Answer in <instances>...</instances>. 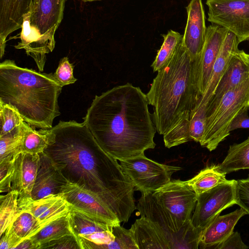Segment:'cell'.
Segmentation results:
<instances>
[{"instance_id": "f546056e", "label": "cell", "mask_w": 249, "mask_h": 249, "mask_svg": "<svg viewBox=\"0 0 249 249\" xmlns=\"http://www.w3.org/2000/svg\"><path fill=\"white\" fill-rule=\"evenodd\" d=\"M11 226L22 241L31 237L43 228L35 216L25 211L19 213Z\"/></svg>"}, {"instance_id": "60d3db41", "label": "cell", "mask_w": 249, "mask_h": 249, "mask_svg": "<svg viewBox=\"0 0 249 249\" xmlns=\"http://www.w3.org/2000/svg\"><path fill=\"white\" fill-rule=\"evenodd\" d=\"M249 109L248 107L245 108L235 117L231 124V131L238 128H249Z\"/></svg>"}, {"instance_id": "f1b7e54d", "label": "cell", "mask_w": 249, "mask_h": 249, "mask_svg": "<svg viewBox=\"0 0 249 249\" xmlns=\"http://www.w3.org/2000/svg\"><path fill=\"white\" fill-rule=\"evenodd\" d=\"M18 194L11 191L0 197V236L18 214Z\"/></svg>"}, {"instance_id": "ac0fdd59", "label": "cell", "mask_w": 249, "mask_h": 249, "mask_svg": "<svg viewBox=\"0 0 249 249\" xmlns=\"http://www.w3.org/2000/svg\"><path fill=\"white\" fill-rule=\"evenodd\" d=\"M39 154L38 168L32 192L33 200L41 199L49 195L60 194L62 187L68 182L45 153Z\"/></svg>"}, {"instance_id": "30bf717a", "label": "cell", "mask_w": 249, "mask_h": 249, "mask_svg": "<svg viewBox=\"0 0 249 249\" xmlns=\"http://www.w3.org/2000/svg\"><path fill=\"white\" fill-rule=\"evenodd\" d=\"M234 179L220 184L197 195L191 223L196 229L202 230L224 210L236 204Z\"/></svg>"}, {"instance_id": "8fae6325", "label": "cell", "mask_w": 249, "mask_h": 249, "mask_svg": "<svg viewBox=\"0 0 249 249\" xmlns=\"http://www.w3.org/2000/svg\"><path fill=\"white\" fill-rule=\"evenodd\" d=\"M157 202L184 224L191 222L197 195L187 181L170 180L152 193Z\"/></svg>"}, {"instance_id": "cb8c5ba5", "label": "cell", "mask_w": 249, "mask_h": 249, "mask_svg": "<svg viewBox=\"0 0 249 249\" xmlns=\"http://www.w3.org/2000/svg\"><path fill=\"white\" fill-rule=\"evenodd\" d=\"M21 152L32 154L43 153L49 144L51 131L36 128L24 121L22 124Z\"/></svg>"}, {"instance_id": "d590c367", "label": "cell", "mask_w": 249, "mask_h": 249, "mask_svg": "<svg viewBox=\"0 0 249 249\" xmlns=\"http://www.w3.org/2000/svg\"><path fill=\"white\" fill-rule=\"evenodd\" d=\"M235 199L236 204L249 214V175L245 179L235 180Z\"/></svg>"}, {"instance_id": "d4e9b609", "label": "cell", "mask_w": 249, "mask_h": 249, "mask_svg": "<svg viewBox=\"0 0 249 249\" xmlns=\"http://www.w3.org/2000/svg\"><path fill=\"white\" fill-rule=\"evenodd\" d=\"M229 180L216 165H212L202 169L187 182L197 196Z\"/></svg>"}, {"instance_id": "6da1fadb", "label": "cell", "mask_w": 249, "mask_h": 249, "mask_svg": "<svg viewBox=\"0 0 249 249\" xmlns=\"http://www.w3.org/2000/svg\"><path fill=\"white\" fill-rule=\"evenodd\" d=\"M43 153L65 179L95 194L121 222L136 209L134 188L117 160L99 144L86 124L60 121L50 129Z\"/></svg>"}, {"instance_id": "3957f363", "label": "cell", "mask_w": 249, "mask_h": 249, "mask_svg": "<svg viewBox=\"0 0 249 249\" xmlns=\"http://www.w3.org/2000/svg\"><path fill=\"white\" fill-rule=\"evenodd\" d=\"M198 58L191 57L182 41L154 78L146 96L154 107L153 121L159 134L190 117L196 107L202 96L198 86Z\"/></svg>"}, {"instance_id": "9a60e30c", "label": "cell", "mask_w": 249, "mask_h": 249, "mask_svg": "<svg viewBox=\"0 0 249 249\" xmlns=\"http://www.w3.org/2000/svg\"><path fill=\"white\" fill-rule=\"evenodd\" d=\"M186 10L187 20L182 44L191 57L196 59L204 44L207 28L202 0H191Z\"/></svg>"}, {"instance_id": "ffe728a7", "label": "cell", "mask_w": 249, "mask_h": 249, "mask_svg": "<svg viewBox=\"0 0 249 249\" xmlns=\"http://www.w3.org/2000/svg\"><path fill=\"white\" fill-rule=\"evenodd\" d=\"M242 208L223 215H218L202 231L199 239L200 249H213L233 231L239 220L247 214Z\"/></svg>"}, {"instance_id": "4fadbf2b", "label": "cell", "mask_w": 249, "mask_h": 249, "mask_svg": "<svg viewBox=\"0 0 249 249\" xmlns=\"http://www.w3.org/2000/svg\"><path fill=\"white\" fill-rule=\"evenodd\" d=\"M40 155L21 152L15 157L11 190L18 192V206L32 199Z\"/></svg>"}, {"instance_id": "7402d4cb", "label": "cell", "mask_w": 249, "mask_h": 249, "mask_svg": "<svg viewBox=\"0 0 249 249\" xmlns=\"http://www.w3.org/2000/svg\"><path fill=\"white\" fill-rule=\"evenodd\" d=\"M130 230L139 249H171L164 235L143 216L137 219Z\"/></svg>"}, {"instance_id": "277c9868", "label": "cell", "mask_w": 249, "mask_h": 249, "mask_svg": "<svg viewBox=\"0 0 249 249\" xmlns=\"http://www.w3.org/2000/svg\"><path fill=\"white\" fill-rule=\"evenodd\" d=\"M41 72L9 59L1 62L0 103L14 107L31 126L49 129L60 114L58 99L63 87L53 73Z\"/></svg>"}, {"instance_id": "603a6c76", "label": "cell", "mask_w": 249, "mask_h": 249, "mask_svg": "<svg viewBox=\"0 0 249 249\" xmlns=\"http://www.w3.org/2000/svg\"><path fill=\"white\" fill-rule=\"evenodd\" d=\"M216 166L219 171L226 175L249 169V137L239 143L230 145L225 158Z\"/></svg>"}, {"instance_id": "5b68a950", "label": "cell", "mask_w": 249, "mask_h": 249, "mask_svg": "<svg viewBox=\"0 0 249 249\" xmlns=\"http://www.w3.org/2000/svg\"><path fill=\"white\" fill-rule=\"evenodd\" d=\"M65 1L34 0L30 11L23 17L20 42L15 47L25 50L40 71H44L46 54L55 47L54 35L63 18Z\"/></svg>"}, {"instance_id": "d6a6232c", "label": "cell", "mask_w": 249, "mask_h": 249, "mask_svg": "<svg viewBox=\"0 0 249 249\" xmlns=\"http://www.w3.org/2000/svg\"><path fill=\"white\" fill-rule=\"evenodd\" d=\"M114 240L109 244L97 245L93 249H139L130 230L120 225L113 227Z\"/></svg>"}, {"instance_id": "7c38bea8", "label": "cell", "mask_w": 249, "mask_h": 249, "mask_svg": "<svg viewBox=\"0 0 249 249\" xmlns=\"http://www.w3.org/2000/svg\"><path fill=\"white\" fill-rule=\"evenodd\" d=\"M60 194L73 209L111 226L120 225L121 222L114 213L92 192L68 181Z\"/></svg>"}, {"instance_id": "484cf974", "label": "cell", "mask_w": 249, "mask_h": 249, "mask_svg": "<svg viewBox=\"0 0 249 249\" xmlns=\"http://www.w3.org/2000/svg\"><path fill=\"white\" fill-rule=\"evenodd\" d=\"M70 223L73 234L77 238L81 235H88L96 232L113 231V227L100 222L73 208L70 213Z\"/></svg>"}, {"instance_id": "52a82bcc", "label": "cell", "mask_w": 249, "mask_h": 249, "mask_svg": "<svg viewBox=\"0 0 249 249\" xmlns=\"http://www.w3.org/2000/svg\"><path fill=\"white\" fill-rule=\"evenodd\" d=\"M136 209L141 216L150 220L164 235L171 249H197L201 231L192 223L184 224L160 205L152 193H142Z\"/></svg>"}, {"instance_id": "44dd1931", "label": "cell", "mask_w": 249, "mask_h": 249, "mask_svg": "<svg viewBox=\"0 0 249 249\" xmlns=\"http://www.w3.org/2000/svg\"><path fill=\"white\" fill-rule=\"evenodd\" d=\"M239 43L236 36L229 31L213 64L205 91L196 108L205 104L207 105L212 97L220 79L228 67L232 56L239 50Z\"/></svg>"}, {"instance_id": "d6986e66", "label": "cell", "mask_w": 249, "mask_h": 249, "mask_svg": "<svg viewBox=\"0 0 249 249\" xmlns=\"http://www.w3.org/2000/svg\"><path fill=\"white\" fill-rule=\"evenodd\" d=\"M34 0H0V58L5 52L6 38L21 28L24 16L29 12Z\"/></svg>"}, {"instance_id": "ba28073f", "label": "cell", "mask_w": 249, "mask_h": 249, "mask_svg": "<svg viewBox=\"0 0 249 249\" xmlns=\"http://www.w3.org/2000/svg\"><path fill=\"white\" fill-rule=\"evenodd\" d=\"M124 173L134 190L141 193H153L168 183L172 175L182 169L179 166L161 164L147 158L144 154L120 160Z\"/></svg>"}, {"instance_id": "4316f807", "label": "cell", "mask_w": 249, "mask_h": 249, "mask_svg": "<svg viewBox=\"0 0 249 249\" xmlns=\"http://www.w3.org/2000/svg\"><path fill=\"white\" fill-rule=\"evenodd\" d=\"M70 213L45 226L30 237L37 245V249L43 243L65 235L73 234L70 223Z\"/></svg>"}, {"instance_id": "8992f818", "label": "cell", "mask_w": 249, "mask_h": 249, "mask_svg": "<svg viewBox=\"0 0 249 249\" xmlns=\"http://www.w3.org/2000/svg\"><path fill=\"white\" fill-rule=\"evenodd\" d=\"M249 108V77L225 93L206 114L204 135L200 142L210 151L215 150L230 134L231 124L243 109Z\"/></svg>"}, {"instance_id": "b9f144b4", "label": "cell", "mask_w": 249, "mask_h": 249, "mask_svg": "<svg viewBox=\"0 0 249 249\" xmlns=\"http://www.w3.org/2000/svg\"><path fill=\"white\" fill-rule=\"evenodd\" d=\"M37 245L34 242L31 238L23 240L15 249H37Z\"/></svg>"}, {"instance_id": "e575fe53", "label": "cell", "mask_w": 249, "mask_h": 249, "mask_svg": "<svg viewBox=\"0 0 249 249\" xmlns=\"http://www.w3.org/2000/svg\"><path fill=\"white\" fill-rule=\"evenodd\" d=\"M74 66L69 62L67 57L60 59L58 66L53 76L57 83L63 87L75 82L77 79L73 75Z\"/></svg>"}, {"instance_id": "e0dca14e", "label": "cell", "mask_w": 249, "mask_h": 249, "mask_svg": "<svg viewBox=\"0 0 249 249\" xmlns=\"http://www.w3.org/2000/svg\"><path fill=\"white\" fill-rule=\"evenodd\" d=\"M20 212H29L35 216L43 227L68 214L72 207L61 195H49L37 200L32 199L18 206Z\"/></svg>"}, {"instance_id": "4dcf8cb0", "label": "cell", "mask_w": 249, "mask_h": 249, "mask_svg": "<svg viewBox=\"0 0 249 249\" xmlns=\"http://www.w3.org/2000/svg\"><path fill=\"white\" fill-rule=\"evenodd\" d=\"M22 137V125L19 129L0 136V162L11 160L21 152Z\"/></svg>"}, {"instance_id": "9c48e42d", "label": "cell", "mask_w": 249, "mask_h": 249, "mask_svg": "<svg viewBox=\"0 0 249 249\" xmlns=\"http://www.w3.org/2000/svg\"><path fill=\"white\" fill-rule=\"evenodd\" d=\"M208 20L233 33L240 43L249 40V0H207Z\"/></svg>"}, {"instance_id": "83f0119b", "label": "cell", "mask_w": 249, "mask_h": 249, "mask_svg": "<svg viewBox=\"0 0 249 249\" xmlns=\"http://www.w3.org/2000/svg\"><path fill=\"white\" fill-rule=\"evenodd\" d=\"M162 36L163 43L151 66L154 72L158 71L169 63L183 38L182 35L172 30Z\"/></svg>"}, {"instance_id": "1f68e13d", "label": "cell", "mask_w": 249, "mask_h": 249, "mask_svg": "<svg viewBox=\"0 0 249 249\" xmlns=\"http://www.w3.org/2000/svg\"><path fill=\"white\" fill-rule=\"evenodd\" d=\"M24 120L13 107L0 103V136L19 129Z\"/></svg>"}, {"instance_id": "836d02e7", "label": "cell", "mask_w": 249, "mask_h": 249, "mask_svg": "<svg viewBox=\"0 0 249 249\" xmlns=\"http://www.w3.org/2000/svg\"><path fill=\"white\" fill-rule=\"evenodd\" d=\"M207 105H203L193 110L189 123L191 141L200 142L202 140L206 124Z\"/></svg>"}, {"instance_id": "8d00e7d4", "label": "cell", "mask_w": 249, "mask_h": 249, "mask_svg": "<svg viewBox=\"0 0 249 249\" xmlns=\"http://www.w3.org/2000/svg\"><path fill=\"white\" fill-rule=\"evenodd\" d=\"M81 249L79 243L74 234L67 235L43 243L38 249Z\"/></svg>"}, {"instance_id": "74e56055", "label": "cell", "mask_w": 249, "mask_h": 249, "mask_svg": "<svg viewBox=\"0 0 249 249\" xmlns=\"http://www.w3.org/2000/svg\"><path fill=\"white\" fill-rule=\"evenodd\" d=\"M14 160L15 158L11 160L0 162V191L1 193H8L11 190L14 169Z\"/></svg>"}, {"instance_id": "ab89813d", "label": "cell", "mask_w": 249, "mask_h": 249, "mask_svg": "<svg viewBox=\"0 0 249 249\" xmlns=\"http://www.w3.org/2000/svg\"><path fill=\"white\" fill-rule=\"evenodd\" d=\"M0 249H14L22 241V239L15 232L11 224L0 236Z\"/></svg>"}, {"instance_id": "5bb4252c", "label": "cell", "mask_w": 249, "mask_h": 249, "mask_svg": "<svg viewBox=\"0 0 249 249\" xmlns=\"http://www.w3.org/2000/svg\"><path fill=\"white\" fill-rule=\"evenodd\" d=\"M228 31L216 24L207 28L205 40L198 60V86L201 96L208 85L213 64Z\"/></svg>"}, {"instance_id": "7bdbcfd3", "label": "cell", "mask_w": 249, "mask_h": 249, "mask_svg": "<svg viewBox=\"0 0 249 249\" xmlns=\"http://www.w3.org/2000/svg\"><path fill=\"white\" fill-rule=\"evenodd\" d=\"M81 0L83 2H87L98 1V0Z\"/></svg>"}, {"instance_id": "f35d334b", "label": "cell", "mask_w": 249, "mask_h": 249, "mask_svg": "<svg viewBox=\"0 0 249 249\" xmlns=\"http://www.w3.org/2000/svg\"><path fill=\"white\" fill-rule=\"evenodd\" d=\"M247 246L242 241L240 234L233 231L224 241L215 246V249H247Z\"/></svg>"}, {"instance_id": "2e32d148", "label": "cell", "mask_w": 249, "mask_h": 249, "mask_svg": "<svg viewBox=\"0 0 249 249\" xmlns=\"http://www.w3.org/2000/svg\"><path fill=\"white\" fill-rule=\"evenodd\" d=\"M249 77V54L239 50L232 56L215 90L207 105L206 113L211 111L224 95Z\"/></svg>"}, {"instance_id": "7a4b0ae2", "label": "cell", "mask_w": 249, "mask_h": 249, "mask_svg": "<svg viewBox=\"0 0 249 249\" xmlns=\"http://www.w3.org/2000/svg\"><path fill=\"white\" fill-rule=\"evenodd\" d=\"M146 94L131 84L115 87L96 95L84 122L101 146L122 160L153 149L156 128Z\"/></svg>"}]
</instances>
